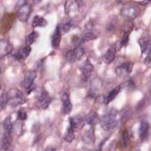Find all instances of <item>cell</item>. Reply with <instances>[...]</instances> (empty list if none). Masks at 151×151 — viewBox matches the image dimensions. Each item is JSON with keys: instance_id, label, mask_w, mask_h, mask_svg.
I'll return each instance as SVG.
<instances>
[{"instance_id": "obj_14", "label": "cell", "mask_w": 151, "mask_h": 151, "mask_svg": "<svg viewBox=\"0 0 151 151\" xmlns=\"http://www.w3.org/2000/svg\"><path fill=\"white\" fill-rule=\"evenodd\" d=\"M63 101V108L62 111L64 114H69L72 110V104L70 100L69 95L67 93H64L62 97Z\"/></svg>"}, {"instance_id": "obj_29", "label": "cell", "mask_w": 151, "mask_h": 151, "mask_svg": "<svg viewBox=\"0 0 151 151\" xmlns=\"http://www.w3.org/2000/svg\"><path fill=\"white\" fill-rule=\"evenodd\" d=\"M65 58H66L67 61L69 63H74L77 60L73 49L70 50L66 52Z\"/></svg>"}, {"instance_id": "obj_2", "label": "cell", "mask_w": 151, "mask_h": 151, "mask_svg": "<svg viewBox=\"0 0 151 151\" xmlns=\"http://www.w3.org/2000/svg\"><path fill=\"white\" fill-rule=\"evenodd\" d=\"M6 94L8 103L13 106L22 104L25 102V99L23 94L18 90L11 89Z\"/></svg>"}, {"instance_id": "obj_31", "label": "cell", "mask_w": 151, "mask_h": 151, "mask_svg": "<svg viewBox=\"0 0 151 151\" xmlns=\"http://www.w3.org/2000/svg\"><path fill=\"white\" fill-rule=\"evenodd\" d=\"M133 28V24L130 21H127L124 23L122 27V31L124 33H130Z\"/></svg>"}, {"instance_id": "obj_5", "label": "cell", "mask_w": 151, "mask_h": 151, "mask_svg": "<svg viewBox=\"0 0 151 151\" xmlns=\"http://www.w3.org/2000/svg\"><path fill=\"white\" fill-rule=\"evenodd\" d=\"M81 0H67L65 4V12L69 16H74L78 11Z\"/></svg>"}, {"instance_id": "obj_15", "label": "cell", "mask_w": 151, "mask_h": 151, "mask_svg": "<svg viewBox=\"0 0 151 151\" xmlns=\"http://www.w3.org/2000/svg\"><path fill=\"white\" fill-rule=\"evenodd\" d=\"M61 39V34L60 28L57 26L52 35L51 45L54 48H57L60 44Z\"/></svg>"}, {"instance_id": "obj_20", "label": "cell", "mask_w": 151, "mask_h": 151, "mask_svg": "<svg viewBox=\"0 0 151 151\" xmlns=\"http://www.w3.org/2000/svg\"><path fill=\"white\" fill-rule=\"evenodd\" d=\"M47 21L43 17L39 15L35 16L32 22V27L33 28L45 27L47 25Z\"/></svg>"}, {"instance_id": "obj_37", "label": "cell", "mask_w": 151, "mask_h": 151, "mask_svg": "<svg viewBox=\"0 0 151 151\" xmlns=\"http://www.w3.org/2000/svg\"><path fill=\"white\" fill-rule=\"evenodd\" d=\"M145 62L146 64H149L151 63V52L147 54V56L146 57L145 60Z\"/></svg>"}, {"instance_id": "obj_9", "label": "cell", "mask_w": 151, "mask_h": 151, "mask_svg": "<svg viewBox=\"0 0 151 151\" xmlns=\"http://www.w3.org/2000/svg\"><path fill=\"white\" fill-rule=\"evenodd\" d=\"M133 63L130 61L124 63L116 68V73L118 76H127L132 73Z\"/></svg>"}, {"instance_id": "obj_21", "label": "cell", "mask_w": 151, "mask_h": 151, "mask_svg": "<svg viewBox=\"0 0 151 151\" xmlns=\"http://www.w3.org/2000/svg\"><path fill=\"white\" fill-rule=\"evenodd\" d=\"M70 126L72 127L74 129L76 128H77L80 124H81L83 122L82 117L78 116L72 117L70 118Z\"/></svg>"}, {"instance_id": "obj_3", "label": "cell", "mask_w": 151, "mask_h": 151, "mask_svg": "<svg viewBox=\"0 0 151 151\" xmlns=\"http://www.w3.org/2000/svg\"><path fill=\"white\" fill-rule=\"evenodd\" d=\"M120 13L123 17L132 20L138 17L140 13V9L137 6L133 4L127 3L122 8Z\"/></svg>"}, {"instance_id": "obj_7", "label": "cell", "mask_w": 151, "mask_h": 151, "mask_svg": "<svg viewBox=\"0 0 151 151\" xmlns=\"http://www.w3.org/2000/svg\"><path fill=\"white\" fill-rule=\"evenodd\" d=\"M81 73V79L86 81L91 76V72L94 70V66L87 59L86 60L80 68Z\"/></svg>"}, {"instance_id": "obj_36", "label": "cell", "mask_w": 151, "mask_h": 151, "mask_svg": "<svg viewBox=\"0 0 151 151\" xmlns=\"http://www.w3.org/2000/svg\"><path fill=\"white\" fill-rule=\"evenodd\" d=\"M28 0H18L16 5H15V9H18L20 6L24 5L25 4L27 3Z\"/></svg>"}, {"instance_id": "obj_32", "label": "cell", "mask_w": 151, "mask_h": 151, "mask_svg": "<svg viewBox=\"0 0 151 151\" xmlns=\"http://www.w3.org/2000/svg\"><path fill=\"white\" fill-rule=\"evenodd\" d=\"M73 25V21L72 20H68L63 24L61 27V29L64 32H67L71 29Z\"/></svg>"}, {"instance_id": "obj_13", "label": "cell", "mask_w": 151, "mask_h": 151, "mask_svg": "<svg viewBox=\"0 0 151 151\" xmlns=\"http://www.w3.org/2000/svg\"><path fill=\"white\" fill-rule=\"evenodd\" d=\"M139 44L142 54H148L151 52V41L147 38H140L139 40Z\"/></svg>"}, {"instance_id": "obj_1", "label": "cell", "mask_w": 151, "mask_h": 151, "mask_svg": "<svg viewBox=\"0 0 151 151\" xmlns=\"http://www.w3.org/2000/svg\"><path fill=\"white\" fill-rule=\"evenodd\" d=\"M117 112L114 109L110 110L104 114L100 119V125L105 130H110L114 129L117 124Z\"/></svg>"}, {"instance_id": "obj_27", "label": "cell", "mask_w": 151, "mask_h": 151, "mask_svg": "<svg viewBox=\"0 0 151 151\" xmlns=\"http://www.w3.org/2000/svg\"><path fill=\"white\" fill-rule=\"evenodd\" d=\"M129 141H130V134L129 133V132L127 130H124L122 134L121 143L122 144L123 147H127L129 143Z\"/></svg>"}, {"instance_id": "obj_25", "label": "cell", "mask_w": 151, "mask_h": 151, "mask_svg": "<svg viewBox=\"0 0 151 151\" xmlns=\"http://www.w3.org/2000/svg\"><path fill=\"white\" fill-rule=\"evenodd\" d=\"M38 36V33L36 31L31 32L26 37L25 42H26L27 45H30L33 42H34L36 41V40L37 39Z\"/></svg>"}, {"instance_id": "obj_30", "label": "cell", "mask_w": 151, "mask_h": 151, "mask_svg": "<svg viewBox=\"0 0 151 151\" xmlns=\"http://www.w3.org/2000/svg\"><path fill=\"white\" fill-rule=\"evenodd\" d=\"M74 50V52L76 57L77 60L80 59L84 54V50L82 47L80 46H78L77 47H76Z\"/></svg>"}, {"instance_id": "obj_26", "label": "cell", "mask_w": 151, "mask_h": 151, "mask_svg": "<svg viewBox=\"0 0 151 151\" xmlns=\"http://www.w3.org/2000/svg\"><path fill=\"white\" fill-rule=\"evenodd\" d=\"M97 35L96 33H95L93 31H86L83 36V41H88L91 40H93L96 39Z\"/></svg>"}, {"instance_id": "obj_39", "label": "cell", "mask_w": 151, "mask_h": 151, "mask_svg": "<svg viewBox=\"0 0 151 151\" xmlns=\"http://www.w3.org/2000/svg\"><path fill=\"white\" fill-rule=\"evenodd\" d=\"M40 1V0H35V1H36V2H39Z\"/></svg>"}, {"instance_id": "obj_10", "label": "cell", "mask_w": 151, "mask_h": 151, "mask_svg": "<svg viewBox=\"0 0 151 151\" xmlns=\"http://www.w3.org/2000/svg\"><path fill=\"white\" fill-rule=\"evenodd\" d=\"M52 99L46 91H42L37 100V105L42 109H46L50 103Z\"/></svg>"}, {"instance_id": "obj_8", "label": "cell", "mask_w": 151, "mask_h": 151, "mask_svg": "<svg viewBox=\"0 0 151 151\" xmlns=\"http://www.w3.org/2000/svg\"><path fill=\"white\" fill-rule=\"evenodd\" d=\"M13 50L12 44L6 40H0V59L9 55Z\"/></svg>"}, {"instance_id": "obj_34", "label": "cell", "mask_w": 151, "mask_h": 151, "mask_svg": "<svg viewBox=\"0 0 151 151\" xmlns=\"http://www.w3.org/2000/svg\"><path fill=\"white\" fill-rule=\"evenodd\" d=\"M129 33H124L121 41H120V45L121 46H123V45H126L129 41Z\"/></svg>"}, {"instance_id": "obj_28", "label": "cell", "mask_w": 151, "mask_h": 151, "mask_svg": "<svg viewBox=\"0 0 151 151\" xmlns=\"http://www.w3.org/2000/svg\"><path fill=\"white\" fill-rule=\"evenodd\" d=\"M3 126L5 131L11 132L12 129V124L11 122V118L10 116H8L3 122Z\"/></svg>"}, {"instance_id": "obj_35", "label": "cell", "mask_w": 151, "mask_h": 151, "mask_svg": "<svg viewBox=\"0 0 151 151\" xmlns=\"http://www.w3.org/2000/svg\"><path fill=\"white\" fill-rule=\"evenodd\" d=\"M18 118L19 119V120H24L27 119V114L26 113L23 111V110H19L18 111Z\"/></svg>"}, {"instance_id": "obj_17", "label": "cell", "mask_w": 151, "mask_h": 151, "mask_svg": "<svg viewBox=\"0 0 151 151\" xmlns=\"http://www.w3.org/2000/svg\"><path fill=\"white\" fill-rule=\"evenodd\" d=\"M12 143L11 132L5 131L2 142V147L3 150H8L9 149Z\"/></svg>"}, {"instance_id": "obj_19", "label": "cell", "mask_w": 151, "mask_h": 151, "mask_svg": "<svg viewBox=\"0 0 151 151\" xmlns=\"http://www.w3.org/2000/svg\"><path fill=\"white\" fill-rule=\"evenodd\" d=\"M99 119L97 113L94 111H90L84 117V122L90 125H93L97 123Z\"/></svg>"}, {"instance_id": "obj_18", "label": "cell", "mask_w": 151, "mask_h": 151, "mask_svg": "<svg viewBox=\"0 0 151 151\" xmlns=\"http://www.w3.org/2000/svg\"><path fill=\"white\" fill-rule=\"evenodd\" d=\"M121 90V86H117L111 90V91L109 92L108 95L104 98V102L106 104H108L110 102L113 101L114 99L117 96V95L119 93Z\"/></svg>"}, {"instance_id": "obj_23", "label": "cell", "mask_w": 151, "mask_h": 151, "mask_svg": "<svg viewBox=\"0 0 151 151\" xmlns=\"http://www.w3.org/2000/svg\"><path fill=\"white\" fill-rule=\"evenodd\" d=\"M132 114V111L130 108H126L123 110L121 114V117H120V121L122 123H125L126 121L129 120V119L131 117Z\"/></svg>"}, {"instance_id": "obj_40", "label": "cell", "mask_w": 151, "mask_h": 151, "mask_svg": "<svg viewBox=\"0 0 151 151\" xmlns=\"http://www.w3.org/2000/svg\"><path fill=\"white\" fill-rule=\"evenodd\" d=\"M1 85H0V89H1Z\"/></svg>"}, {"instance_id": "obj_6", "label": "cell", "mask_w": 151, "mask_h": 151, "mask_svg": "<svg viewBox=\"0 0 151 151\" xmlns=\"http://www.w3.org/2000/svg\"><path fill=\"white\" fill-rule=\"evenodd\" d=\"M17 10L18 18L21 21H26L31 14L32 7L31 5L27 2L20 6Z\"/></svg>"}, {"instance_id": "obj_41", "label": "cell", "mask_w": 151, "mask_h": 151, "mask_svg": "<svg viewBox=\"0 0 151 151\" xmlns=\"http://www.w3.org/2000/svg\"><path fill=\"white\" fill-rule=\"evenodd\" d=\"M0 73H1V68H0Z\"/></svg>"}, {"instance_id": "obj_16", "label": "cell", "mask_w": 151, "mask_h": 151, "mask_svg": "<svg viewBox=\"0 0 151 151\" xmlns=\"http://www.w3.org/2000/svg\"><path fill=\"white\" fill-rule=\"evenodd\" d=\"M116 49L115 47H110L103 56V60L107 64H110L115 58Z\"/></svg>"}, {"instance_id": "obj_33", "label": "cell", "mask_w": 151, "mask_h": 151, "mask_svg": "<svg viewBox=\"0 0 151 151\" xmlns=\"http://www.w3.org/2000/svg\"><path fill=\"white\" fill-rule=\"evenodd\" d=\"M8 103L7 94L3 93L0 96V110L5 107Z\"/></svg>"}, {"instance_id": "obj_11", "label": "cell", "mask_w": 151, "mask_h": 151, "mask_svg": "<svg viewBox=\"0 0 151 151\" xmlns=\"http://www.w3.org/2000/svg\"><path fill=\"white\" fill-rule=\"evenodd\" d=\"M149 129L150 126L147 121L145 120H142L140 123L139 128V134L141 140L144 141L147 139L149 133Z\"/></svg>"}, {"instance_id": "obj_22", "label": "cell", "mask_w": 151, "mask_h": 151, "mask_svg": "<svg viewBox=\"0 0 151 151\" xmlns=\"http://www.w3.org/2000/svg\"><path fill=\"white\" fill-rule=\"evenodd\" d=\"M83 139L84 142L87 143H90L94 142V130L92 128L85 133L83 136Z\"/></svg>"}, {"instance_id": "obj_38", "label": "cell", "mask_w": 151, "mask_h": 151, "mask_svg": "<svg viewBox=\"0 0 151 151\" xmlns=\"http://www.w3.org/2000/svg\"><path fill=\"white\" fill-rule=\"evenodd\" d=\"M139 4L141 5H146L148 4H151V0H143L140 2H139Z\"/></svg>"}, {"instance_id": "obj_24", "label": "cell", "mask_w": 151, "mask_h": 151, "mask_svg": "<svg viewBox=\"0 0 151 151\" xmlns=\"http://www.w3.org/2000/svg\"><path fill=\"white\" fill-rule=\"evenodd\" d=\"M74 137H75L74 129L71 126H69V127L68 128V129L67 130L64 136V139L66 142L70 143L74 140Z\"/></svg>"}, {"instance_id": "obj_12", "label": "cell", "mask_w": 151, "mask_h": 151, "mask_svg": "<svg viewBox=\"0 0 151 151\" xmlns=\"http://www.w3.org/2000/svg\"><path fill=\"white\" fill-rule=\"evenodd\" d=\"M31 51V48L29 45H27L25 47H22L18 50L14 55V58L18 60H24L29 55Z\"/></svg>"}, {"instance_id": "obj_4", "label": "cell", "mask_w": 151, "mask_h": 151, "mask_svg": "<svg viewBox=\"0 0 151 151\" xmlns=\"http://www.w3.org/2000/svg\"><path fill=\"white\" fill-rule=\"evenodd\" d=\"M36 77L37 73L35 71H28L25 74L22 86L25 88L27 94H29L35 88L34 81Z\"/></svg>"}]
</instances>
